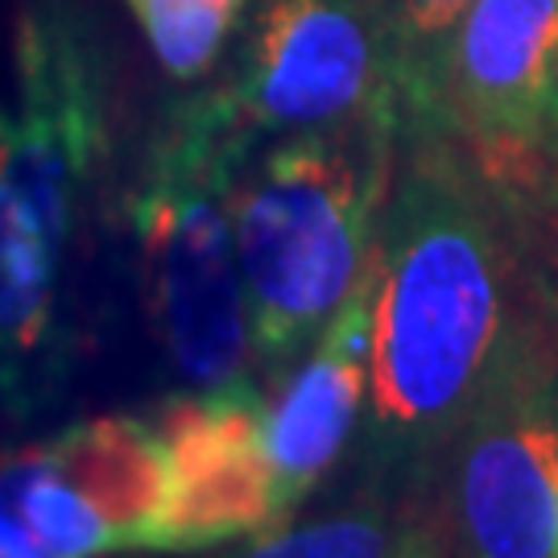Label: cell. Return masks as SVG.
Returning <instances> with one entry per match:
<instances>
[{
    "label": "cell",
    "mask_w": 558,
    "mask_h": 558,
    "mask_svg": "<svg viewBox=\"0 0 558 558\" xmlns=\"http://www.w3.org/2000/svg\"><path fill=\"white\" fill-rule=\"evenodd\" d=\"M414 137L377 236L368 442L393 472L439 463L518 319L493 199L435 129Z\"/></svg>",
    "instance_id": "1"
},
{
    "label": "cell",
    "mask_w": 558,
    "mask_h": 558,
    "mask_svg": "<svg viewBox=\"0 0 558 558\" xmlns=\"http://www.w3.org/2000/svg\"><path fill=\"white\" fill-rule=\"evenodd\" d=\"M108 149V54L71 0L17 21L0 104V393L25 410L59 339L66 257Z\"/></svg>",
    "instance_id": "2"
},
{
    "label": "cell",
    "mask_w": 558,
    "mask_h": 558,
    "mask_svg": "<svg viewBox=\"0 0 558 558\" xmlns=\"http://www.w3.org/2000/svg\"><path fill=\"white\" fill-rule=\"evenodd\" d=\"M398 108L302 129L253 149L236 174V240L253 368L278 380L352 299L377 253Z\"/></svg>",
    "instance_id": "3"
},
{
    "label": "cell",
    "mask_w": 558,
    "mask_h": 558,
    "mask_svg": "<svg viewBox=\"0 0 558 558\" xmlns=\"http://www.w3.org/2000/svg\"><path fill=\"white\" fill-rule=\"evenodd\" d=\"M253 149L223 87L191 96L158 124L129 199L149 323L186 389L257 377L232 207Z\"/></svg>",
    "instance_id": "4"
},
{
    "label": "cell",
    "mask_w": 558,
    "mask_h": 558,
    "mask_svg": "<svg viewBox=\"0 0 558 558\" xmlns=\"http://www.w3.org/2000/svg\"><path fill=\"white\" fill-rule=\"evenodd\" d=\"M439 463L451 550L558 555V348L542 323L513 319Z\"/></svg>",
    "instance_id": "5"
},
{
    "label": "cell",
    "mask_w": 558,
    "mask_h": 558,
    "mask_svg": "<svg viewBox=\"0 0 558 558\" xmlns=\"http://www.w3.org/2000/svg\"><path fill=\"white\" fill-rule=\"evenodd\" d=\"M161 509L154 418L104 414L0 459V558L158 550Z\"/></svg>",
    "instance_id": "6"
},
{
    "label": "cell",
    "mask_w": 558,
    "mask_h": 558,
    "mask_svg": "<svg viewBox=\"0 0 558 558\" xmlns=\"http://www.w3.org/2000/svg\"><path fill=\"white\" fill-rule=\"evenodd\" d=\"M223 96L253 141L401 112L377 0H265Z\"/></svg>",
    "instance_id": "7"
},
{
    "label": "cell",
    "mask_w": 558,
    "mask_h": 558,
    "mask_svg": "<svg viewBox=\"0 0 558 558\" xmlns=\"http://www.w3.org/2000/svg\"><path fill=\"white\" fill-rule=\"evenodd\" d=\"M154 426L166 447V509L158 550L265 538L278 530L265 456V393L257 380L186 389Z\"/></svg>",
    "instance_id": "8"
},
{
    "label": "cell",
    "mask_w": 558,
    "mask_h": 558,
    "mask_svg": "<svg viewBox=\"0 0 558 558\" xmlns=\"http://www.w3.org/2000/svg\"><path fill=\"white\" fill-rule=\"evenodd\" d=\"M373 323H377V253L352 299L286 368V377H278V393L265 398V456L274 472L278 530L336 468L368 414Z\"/></svg>",
    "instance_id": "9"
},
{
    "label": "cell",
    "mask_w": 558,
    "mask_h": 558,
    "mask_svg": "<svg viewBox=\"0 0 558 558\" xmlns=\"http://www.w3.org/2000/svg\"><path fill=\"white\" fill-rule=\"evenodd\" d=\"M558 0H468L435 80V124L493 149L546 137Z\"/></svg>",
    "instance_id": "10"
},
{
    "label": "cell",
    "mask_w": 558,
    "mask_h": 558,
    "mask_svg": "<svg viewBox=\"0 0 558 558\" xmlns=\"http://www.w3.org/2000/svg\"><path fill=\"white\" fill-rule=\"evenodd\" d=\"M124 9L170 80L199 83L220 62L253 0H124Z\"/></svg>",
    "instance_id": "11"
},
{
    "label": "cell",
    "mask_w": 558,
    "mask_h": 558,
    "mask_svg": "<svg viewBox=\"0 0 558 558\" xmlns=\"http://www.w3.org/2000/svg\"><path fill=\"white\" fill-rule=\"evenodd\" d=\"M377 9L393 50L405 129H430L442 50L468 0H377Z\"/></svg>",
    "instance_id": "12"
},
{
    "label": "cell",
    "mask_w": 558,
    "mask_h": 558,
    "mask_svg": "<svg viewBox=\"0 0 558 558\" xmlns=\"http://www.w3.org/2000/svg\"><path fill=\"white\" fill-rule=\"evenodd\" d=\"M435 538L410 525L389 521L380 509L339 513L311 525H281L265 538H253L244 555H286V558H385V555H435Z\"/></svg>",
    "instance_id": "13"
},
{
    "label": "cell",
    "mask_w": 558,
    "mask_h": 558,
    "mask_svg": "<svg viewBox=\"0 0 558 558\" xmlns=\"http://www.w3.org/2000/svg\"><path fill=\"white\" fill-rule=\"evenodd\" d=\"M546 133L558 137V46H555V62H550V92H546Z\"/></svg>",
    "instance_id": "14"
}]
</instances>
